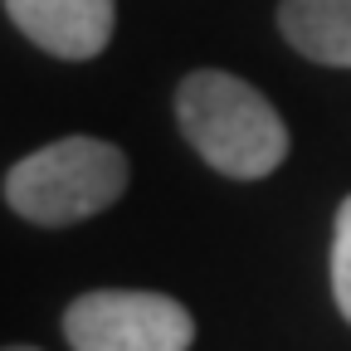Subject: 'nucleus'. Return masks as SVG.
Segmentation results:
<instances>
[{"label": "nucleus", "instance_id": "obj_1", "mask_svg": "<svg viewBox=\"0 0 351 351\" xmlns=\"http://www.w3.org/2000/svg\"><path fill=\"white\" fill-rule=\"evenodd\" d=\"M176 117H181L186 142L219 176H234V181H258L288 156V127L278 108L234 73H191L176 88Z\"/></svg>", "mask_w": 351, "mask_h": 351}, {"label": "nucleus", "instance_id": "obj_2", "mask_svg": "<svg viewBox=\"0 0 351 351\" xmlns=\"http://www.w3.org/2000/svg\"><path fill=\"white\" fill-rule=\"evenodd\" d=\"M127 191V156L98 137H64L15 161L5 200L34 225H78Z\"/></svg>", "mask_w": 351, "mask_h": 351}, {"label": "nucleus", "instance_id": "obj_3", "mask_svg": "<svg viewBox=\"0 0 351 351\" xmlns=\"http://www.w3.org/2000/svg\"><path fill=\"white\" fill-rule=\"evenodd\" d=\"M73 351H186L195 322L176 298L142 288H98L64 313Z\"/></svg>", "mask_w": 351, "mask_h": 351}, {"label": "nucleus", "instance_id": "obj_4", "mask_svg": "<svg viewBox=\"0 0 351 351\" xmlns=\"http://www.w3.org/2000/svg\"><path fill=\"white\" fill-rule=\"evenodd\" d=\"M10 20L59 59H93L112 39V0H5Z\"/></svg>", "mask_w": 351, "mask_h": 351}, {"label": "nucleus", "instance_id": "obj_5", "mask_svg": "<svg viewBox=\"0 0 351 351\" xmlns=\"http://www.w3.org/2000/svg\"><path fill=\"white\" fill-rule=\"evenodd\" d=\"M278 25L298 54L351 69V0H283Z\"/></svg>", "mask_w": 351, "mask_h": 351}, {"label": "nucleus", "instance_id": "obj_6", "mask_svg": "<svg viewBox=\"0 0 351 351\" xmlns=\"http://www.w3.org/2000/svg\"><path fill=\"white\" fill-rule=\"evenodd\" d=\"M332 293L341 317L351 322V195L337 210V230H332Z\"/></svg>", "mask_w": 351, "mask_h": 351}, {"label": "nucleus", "instance_id": "obj_7", "mask_svg": "<svg viewBox=\"0 0 351 351\" xmlns=\"http://www.w3.org/2000/svg\"><path fill=\"white\" fill-rule=\"evenodd\" d=\"M5 351H39V346H5Z\"/></svg>", "mask_w": 351, "mask_h": 351}]
</instances>
